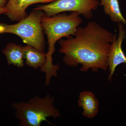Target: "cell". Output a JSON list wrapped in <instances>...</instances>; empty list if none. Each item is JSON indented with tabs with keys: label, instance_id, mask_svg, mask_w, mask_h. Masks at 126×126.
Here are the masks:
<instances>
[{
	"label": "cell",
	"instance_id": "obj_8",
	"mask_svg": "<svg viewBox=\"0 0 126 126\" xmlns=\"http://www.w3.org/2000/svg\"><path fill=\"white\" fill-rule=\"evenodd\" d=\"M79 106L83 109L85 117L92 118L95 117L99 110V103L95 95L90 91H83L79 94Z\"/></svg>",
	"mask_w": 126,
	"mask_h": 126
},
{
	"label": "cell",
	"instance_id": "obj_12",
	"mask_svg": "<svg viewBox=\"0 0 126 126\" xmlns=\"http://www.w3.org/2000/svg\"><path fill=\"white\" fill-rule=\"evenodd\" d=\"M8 0H0V7H5Z\"/></svg>",
	"mask_w": 126,
	"mask_h": 126
},
{
	"label": "cell",
	"instance_id": "obj_7",
	"mask_svg": "<svg viewBox=\"0 0 126 126\" xmlns=\"http://www.w3.org/2000/svg\"><path fill=\"white\" fill-rule=\"evenodd\" d=\"M56 0H8L5 7V15L12 21L19 22L27 16L26 9L34 4L49 3Z\"/></svg>",
	"mask_w": 126,
	"mask_h": 126
},
{
	"label": "cell",
	"instance_id": "obj_2",
	"mask_svg": "<svg viewBox=\"0 0 126 126\" xmlns=\"http://www.w3.org/2000/svg\"><path fill=\"white\" fill-rule=\"evenodd\" d=\"M80 15L78 12H72L68 15L63 13L50 17L44 15L42 18L41 25L48 45L46 63L40 68L41 72L46 74V85H49L52 77H57L60 69L58 64L54 65L53 63L52 55L55 50V44L62 38L74 36L77 28L82 23Z\"/></svg>",
	"mask_w": 126,
	"mask_h": 126
},
{
	"label": "cell",
	"instance_id": "obj_6",
	"mask_svg": "<svg viewBox=\"0 0 126 126\" xmlns=\"http://www.w3.org/2000/svg\"><path fill=\"white\" fill-rule=\"evenodd\" d=\"M118 37L111 43L109 53L108 63L109 68V81L111 80L116 68L119 64L126 63V56L122 49L123 41L126 38V32L122 23L118 24Z\"/></svg>",
	"mask_w": 126,
	"mask_h": 126
},
{
	"label": "cell",
	"instance_id": "obj_9",
	"mask_svg": "<svg viewBox=\"0 0 126 126\" xmlns=\"http://www.w3.org/2000/svg\"><path fill=\"white\" fill-rule=\"evenodd\" d=\"M2 53L6 57L8 65H13L18 68L24 67V46L9 43L2 50Z\"/></svg>",
	"mask_w": 126,
	"mask_h": 126
},
{
	"label": "cell",
	"instance_id": "obj_3",
	"mask_svg": "<svg viewBox=\"0 0 126 126\" xmlns=\"http://www.w3.org/2000/svg\"><path fill=\"white\" fill-rule=\"evenodd\" d=\"M54 98L47 94L44 97L35 96L27 101L12 103L15 116L20 126H40L43 122L48 123L47 118L56 119L61 116L59 110L54 105Z\"/></svg>",
	"mask_w": 126,
	"mask_h": 126
},
{
	"label": "cell",
	"instance_id": "obj_10",
	"mask_svg": "<svg viewBox=\"0 0 126 126\" xmlns=\"http://www.w3.org/2000/svg\"><path fill=\"white\" fill-rule=\"evenodd\" d=\"M24 59L25 64L29 67L36 69L42 67L46 61V54L31 46H24Z\"/></svg>",
	"mask_w": 126,
	"mask_h": 126
},
{
	"label": "cell",
	"instance_id": "obj_1",
	"mask_svg": "<svg viewBox=\"0 0 126 126\" xmlns=\"http://www.w3.org/2000/svg\"><path fill=\"white\" fill-rule=\"evenodd\" d=\"M116 35L96 22L90 21L84 27L79 26L75 35L58 41L59 52L64 55L63 61L66 66L82 65L80 70L91 69L106 71L108 68V58L111 43Z\"/></svg>",
	"mask_w": 126,
	"mask_h": 126
},
{
	"label": "cell",
	"instance_id": "obj_4",
	"mask_svg": "<svg viewBox=\"0 0 126 126\" xmlns=\"http://www.w3.org/2000/svg\"><path fill=\"white\" fill-rule=\"evenodd\" d=\"M44 12L33 9L27 17L16 24L8 25L0 23V34L11 33L20 37L27 45L44 52L45 42L41 19Z\"/></svg>",
	"mask_w": 126,
	"mask_h": 126
},
{
	"label": "cell",
	"instance_id": "obj_11",
	"mask_svg": "<svg viewBox=\"0 0 126 126\" xmlns=\"http://www.w3.org/2000/svg\"><path fill=\"white\" fill-rule=\"evenodd\" d=\"M99 5L103 7L104 13L114 23H122L126 25V20L122 14L118 0H100Z\"/></svg>",
	"mask_w": 126,
	"mask_h": 126
},
{
	"label": "cell",
	"instance_id": "obj_5",
	"mask_svg": "<svg viewBox=\"0 0 126 126\" xmlns=\"http://www.w3.org/2000/svg\"><path fill=\"white\" fill-rule=\"evenodd\" d=\"M99 2L97 0H56L34 9L42 11L48 17L70 11L78 12L84 18L90 19L93 17V11L97 9Z\"/></svg>",
	"mask_w": 126,
	"mask_h": 126
},
{
	"label": "cell",
	"instance_id": "obj_13",
	"mask_svg": "<svg viewBox=\"0 0 126 126\" xmlns=\"http://www.w3.org/2000/svg\"><path fill=\"white\" fill-rule=\"evenodd\" d=\"M6 11L5 7H0V15L2 14H5Z\"/></svg>",
	"mask_w": 126,
	"mask_h": 126
}]
</instances>
